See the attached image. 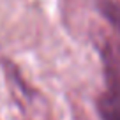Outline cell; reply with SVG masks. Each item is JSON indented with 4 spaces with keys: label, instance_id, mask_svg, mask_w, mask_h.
Masks as SVG:
<instances>
[{
    "label": "cell",
    "instance_id": "obj_1",
    "mask_svg": "<svg viewBox=\"0 0 120 120\" xmlns=\"http://www.w3.org/2000/svg\"><path fill=\"white\" fill-rule=\"evenodd\" d=\"M97 109L101 120H120V92L106 90L97 99Z\"/></svg>",
    "mask_w": 120,
    "mask_h": 120
},
{
    "label": "cell",
    "instance_id": "obj_2",
    "mask_svg": "<svg viewBox=\"0 0 120 120\" xmlns=\"http://www.w3.org/2000/svg\"><path fill=\"white\" fill-rule=\"evenodd\" d=\"M101 11H102V14L108 18V21L120 32V5L115 4V2H108V0H106V2L101 4Z\"/></svg>",
    "mask_w": 120,
    "mask_h": 120
}]
</instances>
